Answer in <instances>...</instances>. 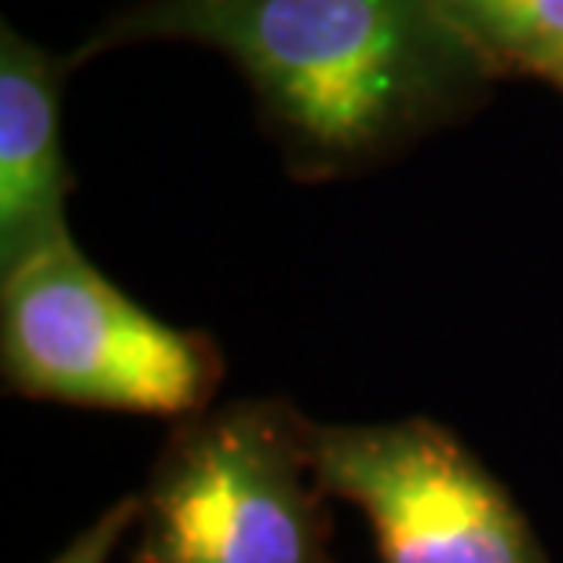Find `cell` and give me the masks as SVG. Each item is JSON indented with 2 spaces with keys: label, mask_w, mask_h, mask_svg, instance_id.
I'll use <instances>...</instances> for the list:
<instances>
[{
  "label": "cell",
  "mask_w": 563,
  "mask_h": 563,
  "mask_svg": "<svg viewBox=\"0 0 563 563\" xmlns=\"http://www.w3.org/2000/svg\"><path fill=\"white\" fill-rule=\"evenodd\" d=\"M146 37L239 63L308 176L396 151L490 74L439 0H151L99 44Z\"/></svg>",
  "instance_id": "6da1fadb"
},
{
  "label": "cell",
  "mask_w": 563,
  "mask_h": 563,
  "mask_svg": "<svg viewBox=\"0 0 563 563\" xmlns=\"http://www.w3.org/2000/svg\"><path fill=\"white\" fill-rule=\"evenodd\" d=\"M0 369L63 407L187 421L223 377L209 336L157 319L66 239L0 275Z\"/></svg>",
  "instance_id": "7a4b0ae2"
},
{
  "label": "cell",
  "mask_w": 563,
  "mask_h": 563,
  "mask_svg": "<svg viewBox=\"0 0 563 563\" xmlns=\"http://www.w3.org/2000/svg\"><path fill=\"white\" fill-rule=\"evenodd\" d=\"M308 428L278 399L179 421L140 494L136 563H330Z\"/></svg>",
  "instance_id": "3957f363"
},
{
  "label": "cell",
  "mask_w": 563,
  "mask_h": 563,
  "mask_svg": "<svg viewBox=\"0 0 563 563\" xmlns=\"http://www.w3.org/2000/svg\"><path fill=\"white\" fill-rule=\"evenodd\" d=\"M322 490L366 516L380 563H549L509 490L428 418L311 424Z\"/></svg>",
  "instance_id": "277c9868"
},
{
  "label": "cell",
  "mask_w": 563,
  "mask_h": 563,
  "mask_svg": "<svg viewBox=\"0 0 563 563\" xmlns=\"http://www.w3.org/2000/svg\"><path fill=\"white\" fill-rule=\"evenodd\" d=\"M59 129V63L19 30L0 33V275L74 239Z\"/></svg>",
  "instance_id": "5b68a950"
},
{
  "label": "cell",
  "mask_w": 563,
  "mask_h": 563,
  "mask_svg": "<svg viewBox=\"0 0 563 563\" xmlns=\"http://www.w3.org/2000/svg\"><path fill=\"white\" fill-rule=\"evenodd\" d=\"M487 70L542 74L563 55V0H439Z\"/></svg>",
  "instance_id": "8992f818"
},
{
  "label": "cell",
  "mask_w": 563,
  "mask_h": 563,
  "mask_svg": "<svg viewBox=\"0 0 563 563\" xmlns=\"http://www.w3.org/2000/svg\"><path fill=\"white\" fill-rule=\"evenodd\" d=\"M136 516H140V494L114 501L107 512H99L52 563H110L118 553L121 538L136 527Z\"/></svg>",
  "instance_id": "52a82bcc"
},
{
  "label": "cell",
  "mask_w": 563,
  "mask_h": 563,
  "mask_svg": "<svg viewBox=\"0 0 563 563\" xmlns=\"http://www.w3.org/2000/svg\"><path fill=\"white\" fill-rule=\"evenodd\" d=\"M538 77H545L549 85H556L560 92H563V55H556L553 63H549V66H542V74H538Z\"/></svg>",
  "instance_id": "ba28073f"
}]
</instances>
